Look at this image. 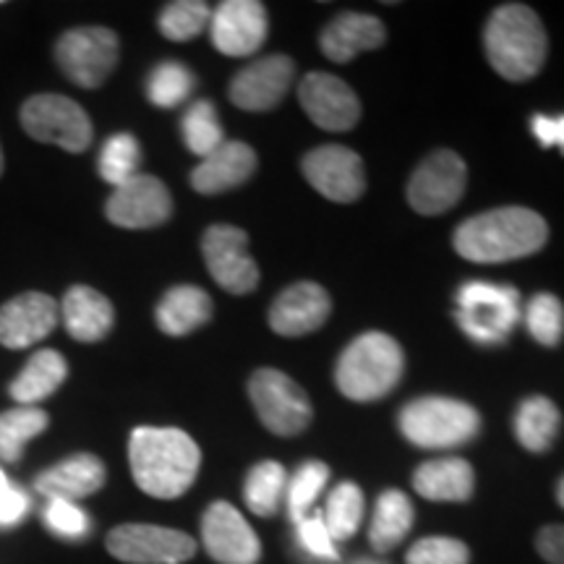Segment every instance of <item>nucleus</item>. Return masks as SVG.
Returning <instances> with one entry per match:
<instances>
[{
  "instance_id": "obj_42",
  "label": "nucleus",
  "mask_w": 564,
  "mask_h": 564,
  "mask_svg": "<svg viewBox=\"0 0 564 564\" xmlns=\"http://www.w3.org/2000/svg\"><path fill=\"white\" fill-rule=\"evenodd\" d=\"M30 512V497L19 486L9 481V476L0 470V528H13Z\"/></svg>"
},
{
  "instance_id": "obj_46",
  "label": "nucleus",
  "mask_w": 564,
  "mask_h": 564,
  "mask_svg": "<svg viewBox=\"0 0 564 564\" xmlns=\"http://www.w3.org/2000/svg\"><path fill=\"white\" fill-rule=\"evenodd\" d=\"M352 564H384V562H379V560H356Z\"/></svg>"
},
{
  "instance_id": "obj_32",
  "label": "nucleus",
  "mask_w": 564,
  "mask_h": 564,
  "mask_svg": "<svg viewBox=\"0 0 564 564\" xmlns=\"http://www.w3.org/2000/svg\"><path fill=\"white\" fill-rule=\"evenodd\" d=\"M183 141L196 158H209L212 152L220 150L225 144V133L217 118V108L209 100H196L192 108L186 110L181 121Z\"/></svg>"
},
{
  "instance_id": "obj_28",
  "label": "nucleus",
  "mask_w": 564,
  "mask_h": 564,
  "mask_svg": "<svg viewBox=\"0 0 564 564\" xmlns=\"http://www.w3.org/2000/svg\"><path fill=\"white\" fill-rule=\"evenodd\" d=\"M413 505L403 491L387 489L379 494L377 507H373V518L369 528V544L377 554L392 552L400 541L411 533L413 528Z\"/></svg>"
},
{
  "instance_id": "obj_37",
  "label": "nucleus",
  "mask_w": 564,
  "mask_h": 564,
  "mask_svg": "<svg viewBox=\"0 0 564 564\" xmlns=\"http://www.w3.org/2000/svg\"><path fill=\"white\" fill-rule=\"evenodd\" d=\"M212 21V11L202 0H175L167 3L160 13V32L165 40L188 42L207 30Z\"/></svg>"
},
{
  "instance_id": "obj_35",
  "label": "nucleus",
  "mask_w": 564,
  "mask_h": 564,
  "mask_svg": "<svg viewBox=\"0 0 564 564\" xmlns=\"http://www.w3.org/2000/svg\"><path fill=\"white\" fill-rule=\"evenodd\" d=\"M194 74L178 61H162L152 68L150 79H147V97L158 108H175V105L186 102L188 95L194 91Z\"/></svg>"
},
{
  "instance_id": "obj_38",
  "label": "nucleus",
  "mask_w": 564,
  "mask_h": 564,
  "mask_svg": "<svg viewBox=\"0 0 564 564\" xmlns=\"http://www.w3.org/2000/svg\"><path fill=\"white\" fill-rule=\"evenodd\" d=\"M525 327L544 348H556L564 337V306L552 293H535L525 306Z\"/></svg>"
},
{
  "instance_id": "obj_30",
  "label": "nucleus",
  "mask_w": 564,
  "mask_h": 564,
  "mask_svg": "<svg viewBox=\"0 0 564 564\" xmlns=\"http://www.w3.org/2000/svg\"><path fill=\"white\" fill-rule=\"evenodd\" d=\"M47 426H51V415L34 405H19L0 413V460L17 465L24 457L26 444Z\"/></svg>"
},
{
  "instance_id": "obj_16",
  "label": "nucleus",
  "mask_w": 564,
  "mask_h": 564,
  "mask_svg": "<svg viewBox=\"0 0 564 564\" xmlns=\"http://www.w3.org/2000/svg\"><path fill=\"white\" fill-rule=\"evenodd\" d=\"M295 79V63L288 55H264L249 63L230 82V102L249 112H264L278 108L291 91Z\"/></svg>"
},
{
  "instance_id": "obj_43",
  "label": "nucleus",
  "mask_w": 564,
  "mask_h": 564,
  "mask_svg": "<svg viewBox=\"0 0 564 564\" xmlns=\"http://www.w3.org/2000/svg\"><path fill=\"white\" fill-rule=\"evenodd\" d=\"M535 549L549 564H564V525H546L535 535Z\"/></svg>"
},
{
  "instance_id": "obj_5",
  "label": "nucleus",
  "mask_w": 564,
  "mask_h": 564,
  "mask_svg": "<svg viewBox=\"0 0 564 564\" xmlns=\"http://www.w3.org/2000/svg\"><path fill=\"white\" fill-rule=\"evenodd\" d=\"M400 432L415 447L453 449L481 432L474 405L453 398H419L400 411Z\"/></svg>"
},
{
  "instance_id": "obj_44",
  "label": "nucleus",
  "mask_w": 564,
  "mask_h": 564,
  "mask_svg": "<svg viewBox=\"0 0 564 564\" xmlns=\"http://www.w3.org/2000/svg\"><path fill=\"white\" fill-rule=\"evenodd\" d=\"M531 129L541 147H560V150H564V116H533Z\"/></svg>"
},
{
  "instance_id": "obj_6",
  "label": "nucleus",
  "mask_w": 564,
  "mask_h": 564,
  "mask_svg": "<svg viewBox=\"0 0 564 564\" xmlns=\"http://www.w3.org/2000/svg\"><path fill=\"white\" fill-rule=\"evenodd\" d=\"M457 324L474 343L499 345L512 335L520 316V293L512 285L474 280L457 291Z\"/></svg>"
},
{
  "instance_id": "obj_36",
  "label": "nucleus",
  "mask_w": 564,
  "mask_h": 564,
  "mask_svg": "<svg viewBox=\"0 0 564 564\" xmlns=\"http://www.w3.org/2000/svg\"><path fill=\"white\" fill-rule=\"evenodd\" d=\"M139 162H141V147L137 137L131 133H112V137L102 144L100 152V175L105 183H110L112 188L123 186L126 181H131L133 175H139Z\"/></svg>"
},
{
  "instance_id": "obj_33",
  "label": "nucleus",
  "mask_w": 564,
  "mask_h": 564,
  "mask_svg": "<svg viewBox=\"0 0 564 564\" xmlns=\"http://www.w3.org/2000/svg\"><path fill=\"white\" fill-rule=\"evenodd\" d=\"M322 518L335 541L352 539L364 520V491L352 481H343L329 494Z\"/></svg>"
},
{
  "instance_id": "obj_8",
  "label": "nucleus",
  "mask_w": 564,
  "mask_h": 564,
  "mask_svg": "<svg viewBox=\"0 0 564 564\" xmlns=\"http://www.w3.org/2000/svg\"><path fill=\"white\" fill-rule=\"evenodd\" d=\"M121 42L105 26H76L55 42V63L82 89H97L118 66Z\"/></svg>"
},
{
  "instance_id": "obj_25",
  "label": "nucleus",
  "mask_w": 564,
  "mask_h": 564,
  "mask_svg": "<svg viewBox=\"0 0 564 564\" xmlns=\"http://www.w3.org/2000/svg\"><path fill=\"white\" fill-rule=\"evenodd\" d=\"M413 489L429 502H468L476 489L474 465L463 457H436L415 468Z\"/></svg>"
},
{
  "instance_id": "obj_39",
  "label": "nucleus",
  "mask_w": 564,
  "mask_h": 564,
  "mask_svg": "<svg viewBox=\"0 0 564 564\" xmlns=\"http://www.w3.org/2000/svg\"><path fill=\"white\" fill-rule=\"evenodd\" d=\"M408 564H470V549L449 535H429L415 541L405 556Z\"/></svg>"
},
{
  "instance_id": "obj_26",
  "label": "nucleus",
  "mask_w": 564,
  "mask_h": 564,
  "mask_svg": "<svg viewBox=\"0 0 564 564\" xmlns=\"http://www.w3.org/2000/svg\"><path fill=\"white\" fill-rule=\"evenodd\" d=\"M154 319L165 335L183 337L212 319V299L196 285H175L162 295Z\"/></svg>"
},
{
  "instance_id": "obj_23",
  "label": "nucleus",
  "mask_w": 564,
  "mask_h": 564,
  "mask_svg": "<svg viewBox=\"0 0 564 564\" xmlns=\"http://www.w3.org/2000/svg\"><path fill=\"white\" fill-rule=\"evenodd\" d=\"M387 40L384 24L369 13H340L322 32V53L335 63H348L364 51H377Z\"/></svg>"
},
{
  "instance_id": "obj_22",
  "label": "nucleus",
  "mask_w": 564,
  "mask_h": 564,
  "mask_svg": "<svg viewBox=\"0 0 564 564\" xmlns=\"http://www.w3.org/2000/svg\"><path fill=\"white\" fill-rule=\"evenodd\" d=\"M253 171H257V152L243 141H225L220 150H215L194 167L192 186L204 196L225 194L243 186Z\"/></svg>"
},
{
  "instance_id": "obj_14",
  "label": "nucleus",
  "mask_w": 564,
  "mask_h": 564,
  "mask_svg": "<svg viewBox=\"0 0 564 564\" xmlns=\"http://www.w3.org/2000/svg\"><path fill=\"white\" fill-rule=\"evenodd\" d=\"M303 175L324 199L350 204L366 192L364 162L356 152L340 144L316 147L301 162Z\"/></svg>"
},
{
  "instance_id": "obj_20",
  "label": "nucleus",
  "mask_w": 564,
  "mask_h": 564,
  "mask_svg": "<svg viewBox=\"0 0 564 564\" xmlns=\"http://www.w3.org/2000/svg\"><path fill=\"white\" fill-rule=\"evenodd\" d=\"M333 312L329 293L316 282H295L285 288L278 299L272 301L270 308V327L272 333L282 337H301L316 333Z\"/></svg>"
},
{
  "instance_id": "obj_7",
  "label": "nucleus",
  "mask_w": 564,
  "mask_h": 564,
  "mask_svg": "<svg viewBox=\"0 0 564 564\" xmlns=\"http://www.w3.org/2000/svg\"><path fill=\"white\" fill-rule=\"evenodd\" d=\"M19 118L24 131L34 141L55 144L70 154L89 150L91 137H95L87 110L79 102L70 100V97L53 95V91L30 97V100L21 105Z\"/></svg>"
},
{
  "instance_id": "obj_15",
  "label": "nucleus",
  "mask_w": 564,
  "mask_h": 564,
  "mask_svg": "<svg viewBox=\"0 0 564 564\" xmlns=\"http://www.w3.org/2000/svg\"><path fill=\"white\" fill-rule=\"evenodd\" d=\"M202 544L217 564H257L262 560L259 535L228 502H212L202 518Z\"/></svg>"
},
{
  "instance_id": "obj_3",
  "label": "nucleus",
  "mask_w": 564,
  "mask_h": 564,
  "mask_svg": "<svg viewBox=\"0 0 564 564\" xmlns=\"http://www.w3.org/2000/svg\"><path fill=\"white\" fill-rule=\"evenodd\" d=\"M486 58L507 82H528L544 68L549 37L539 13L523 3H505L484 30Z\"/></svg>"
},
{
  "instance_id": "obj_4",
  "label": "nucleus",
  "mask_w": 564,
  "mask_h": 564,
  "mask_svg": "<svg viewBox=\"0 0 564 564\" xmlns=\"http://www.w3.org/2000/svg\"><path fill=\"white\" fill-rule=\"evenodd\" d=\"M405 371L403 348L384 333L356 337L337 358L335 384L348 400L373 403L398 387Z\"/></svg>"
},
{
  "instance_id": "obj_29",
  "label": "nucleus",
  "mask_w": 564,
  "mask_h": 564,
  "mask_svg": "<svg viewBox=\"0 0 564 564\" xmlns=\"http://www.w3.org/2000/svg\"><path fill=\"white\" fill-rule=\"evenodd\" d=\"M562 429V413L544 394H533L514 413V436L528 453H546Z\"/></svg>"
},
{
  "instance_id": "obj_11",
  "label": "nucleus",
  "mask_w": 564,
  "mask_h": 564,
  "mask_svg": "<svg viewBox=\"0 0 564 564\" xmlns=\"http://www.w3.org/2000/svg\"><path fill=\"white\" fill-rule=\"evenodd\" d=\"M468 186V167L453 150H436L415 167L408 183V202L419 215H444Z\"/></svg>"
},
{
  "instance_id": "obj_45",
  "label": "nucleus",
  "mask_w": 564,
  "mask_h": 564,
  "mask_svg": "<svg viewBox=\"0 0 564 564\" xmlns=\"http://www.w3.org/2000/svg\"><path fill=\"white\" fill-rule=\"evenodd\" d=\"M556 502L564 507V476L560 478V484H556Z\"/></svg>"
},
{
  "instance_id": "obj_10",
  "label": "nucleus",
  "mask_w": 564,
  "mask_h": 564,
  "mask_svg": "<svg viewBox=\"0 0 564 564\" xmlns=\"http://www.w3.org/2000/svg\"><path fill=\"white\" fill-rule=\"evenodd\" d=\"M110 556L126 564H183L196 554V541L175 528L126 523L105 539Z\"/></svg>"
},
{
  "instance_id": "obj_1",
  "label": "nucleus",
  "mask_w": 564,
  "mask_h": 564,
  "mask_svg": "<svg viewBox=\"0 0 564 564\" xmlns=\"http://www.w3.org/2000/svg\"><path fill=\"white\" fill-rule=\"evenodd\" d=\"M133 481L154 499H178L199 476L202 449L181 429L139 426L129 440Z\"/></svg>"
},
{
  "instance_id": "obj_19",
  "label": "nucleus",
  "mask_w": 564,
  "mask_h": 564,
  "mask_svg": "<svg viewBox=\"0 0 564 564\" xmlns=\"http://www.w3.org/2000/svg\"><path fill=\"white\" fill-rule=\"evenodd\" d=\"M61 316V303L47 293H21L0 306V345L24 350L45 340Z\"/></svg>"
},
{
  "instance_id": "obj_40",
  "label": "nucleus",
  "mask_w": 564,
  "mask_h": 564,
  "mask_svg": "<svg viewBox=\"0 0 564 564\" xmlns=\"http://www.w3.org/2000/svg\"><path fill=\"white\" fill-rule=\"evenodd\" d=\"M42 520H45L47 531L58 535V539H84L91 528L89 514L79 505L66 502V499H47Z\"/></svg>"
},
{
  "instance_id": "obj_13",
  "label": "nucleus",
  "mask_w": 564,
  "mask_h": 564,
  "mask_svg": "<svg viewBox=\"0 0 564 564\" xmlns=\"http://www.w3.org/2000/svg\"><path fill=\"white\" fill-rule=\"evenodd\" d=\"M105 215L112 225L126 230H147L167 223L173 215V199L158 175H133L123 186L112 188Z\"/></svg>"
},
{
  "instance_id": "obj_24",
  "label": "nucleus",
  "mask_w": 564,
  "mask_h": 564,
  "mask_svg": "<svg viewBox=\"0 0 564 564\" xmlns=\"http://www.w3.org/2000/svg\"><path fill=\"white\" fill-rule=\"evenodd\" d=\"M63 324L79 343H100L116 322V308L100 291L89 285H74L61 303Z\"/></svg>"
},
{
  "instance_id": "obj_9",
  "label": "nucleus",
  "mask_w": 564,
  "mask_h": 564,
  "mask_svg": "<svg viewBox=\"0 0 564 564\" xmlns=\"http://www.w3.org/2000/svg\"><path fill=\"white\" fill-rule=\"evenodd\" d=\"M249 398L264 429L278 436L306 432L314 419L306 392L278 369H259L253 373L249 379Z\"/></svg>"
},
{
  "instance_id": "obj_27",
  "label": "nucleus",
  "mask_w": 564,
  "mask_h": 564,
  "mask_svg": "<svg viewBox=\"0 0 564 564\" xmlns=\"http://www.w3.org/2000/svg\"><path fill=\"white\" fill-rule=\"evenodd\" d=\"M68 377V364L58 350H37L26 361L19 377L9 387V394L19 405H37L58 390Z\"/></svg>"
},
{
  "instance_id": "obj_34",
  "label": "nucleus",
  "mask_w": 564,
  "mask_h": 564,
  "mask_svg": "<svg viewBox=\"0 0 564 564\" xmlns=\"http://www.w3.org/2000/svg\"><path fill=\"white\" fill-rule=\"evenodd\" d=\"M329 481V468L319 460H306L288 478V514L295 525L312 514V507Z\"/></svg>"
},
{
  "instance_id": "obj_18",
  "label": "nucleus",
  "mask_w": 564,
  "mask_h": 564,
  "mask_svg": "<svg viewBox=\"0 0 564 564\" xmlns=\"http://www.w3.org/2000/svg\"><path fill=\"white\" fill-rule=\"evenodd\" d=\"M299 100L306 116L324 131H350L361 118V102L343 79L312 70L299 84Z\"/></svg>"
},
{
  "instance_id": "obj_2",
  "label": "nucleus",
  "mask_w": 564,
  "mask_h": 564,
  "mask_svg": "<svg viewBox=\"0 0 564 564\" xmlns=\"http://www.w3.org/2000/svg\"><path fill=\"white\" fill-rule=\"evenodd\" d=\"M549 241V225L528 207H499L470 217L455 230V251L476 264L531 257Z\"/></svg>"
},
{
  "instance_id": "obj_31",
  "label": "nucleus",
  "mask_w": 564,
  "mask_h": 564,
  "mask_svg": "<svg viewBox=\"0 0 564 564\" xmlns=\"http://www.w3.org/2000/svg\"><path fill=\"white\" fill-rule=\"evenodd\" d=\"M288 491V474L280 463L264 460L249 470L243 481L246 507L259 518H272L280 510Z\"/></svg>"
},
{
  "instance_id": "obj_12",
  "label": "nucleus",
  "mask_w": 564,
  "mask_h": 564,
  "mask_svg": "<svg viewBox=\"0 0 564 564\" xmlns=\"http://www.w3.org/2000/svg\"><path fill=\"white\" fill-rule=\"evenodd\" d=\"M202 253L223 291L246 295L259 285V267L249 253V236L236 225H212L202 236Z\"/></svg>"
},
{
  "instance_id": "obj_47",
  "label": "nucleus",
  "mask_w": 564,
  "mask_h": 564,
  "mask_svg": "<svg viewBox=\"0 0 564 564\" xmlns=\"http://www.w3.org/2000/svg\"><path fill=\"white\" fill-rule=\"evenodd\" d=\"M3 167H6V162H3V150H0V175H3Z\"/></svg>"
},
{
  "instance_id": "obj_17",
  "label": "nucleus",
  "mask_w": 564,
  "mask_h": 564,
  "mask_svg": "<svg viewBox=\"0 0 564 564\" xmlns=\"http://www.w3.org/2000/svg\"><path fill=\"white\" fill-rule=\"evenodd\" d=\"M267 30V9L259 0H225L212 11L209 32L212 45L228 58H246L264 45Z\"/></svg>"
},
{
  "instance_id": "obj_41",
  "label": "nucleus",
  "mask_w": 564,
  "mask_h": 564,
  "mask_svg": "<svg viewBox=\"0 0 564 564\" xmlns=\"http://www.w3.org/2000/svg\"><path fill=\"white\" fill-rule=\"evenodd\" d=\"M295 535H299V544L308 556L322 562H337L335 539L329 535V528L324 523L322 512H312L306 520H301L295 525Z\"/></svg>"
},
{
  "instance_id": "obj_21",
  "label": "nucleus",
  "mask_w": 564,
  "mask_h": 564,
  "mask_svg": "<svg viewBox=\"0 0 564 564\" xmlns=\"http://www.w3.org/2000/svg\"><path fill=\"white\" fill-rule=\"evenodd\" d=\"M108 481L105 463L91 453H76L66 460L51 465L34 478V491L45 499H66V502H82V499L97 494Z\"/></svg>"
}]
</instances>
